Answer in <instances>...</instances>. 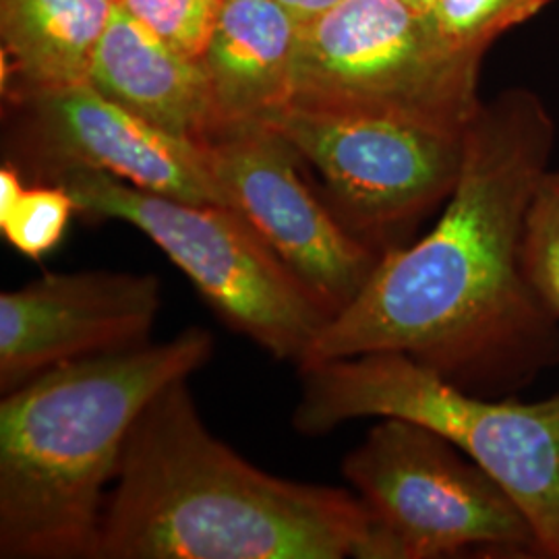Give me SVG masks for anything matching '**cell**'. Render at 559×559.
Segmentation results:
<instances>
[{
    "label": "cell",
    "instance_id": "5bb4252c",
    "mask_svg": "<svg viewBox=\"0 0 559 559\" xmlns=\"http://www.w3.org/2000/svg\"><path fill=\"white\" fill-rule=\"evenodd\" d=\"M112 7L106 0H0L4 104L90 83Z\"/></svg>",
    "mask_w": 559,
    "mask_h": 559
},
{
    "label": "cell",
    "instance_id": "30bf717a",
    "mask_svg": "<svg viewBox=\"0 0 559 559\" xmlns=\"http://www.w3.org/2000/svg\"><path fill=\"white\" fill-rule=\"evenodd\" d=\"M201 143L228 207L336 318L357 299L380 258L302 180L299 154L272 124L222 127Z\"/></svg>",
    "mask_w": 559,
    "mask_h": 559
},
{
    "label": "cell",
    "instance_id": "ffe728a7",
    "mask_svg": "<svg viewBox=\"0 0 559 559\" xmlns=\"http://www.w3.org/2000/svg\"><path fill=\"white\" fill-rule=\"evenodd\" d=\"M406 2H411L413 7H417L420 11H427V9L431 7V2H433V0H406Z\"/></svg>",
    "mask_w": 559,
    "mask_h": 559
},
{
    "label": "cell",
    "instance_id": "ba28073f",
    "mask_svg": "<svg viewBox=\"0 0 559 559\" xmlns=\"http://www.w3.org/2000/svg\"><path fill=\"white\" fill-rule=\"evenodd\" d=\"M313 166L321 198L378 258L408 245L452 195L464 133L415 120L288 104L267 120Z\"/></svg>",
    "mask_w": 559,
    "mask_h": 559
},
{
    "label": "cell",
    "instance_id": "d6986e66",
    "mask_svg": "<svg viewBox=\"0 0 559 559\" xmlns=\"http://www.w3.org/2000/svg\"><path fill=\"white\" fill-rule=\"evenodd\" d=\"M300 23L316 20L323 11L336 7L342 0H280Z\"/></svg>",
    "mask_w": 559,
    "mask_h": 559
},
{
    "label": "cell",
    "instance_id": "e0dca14e",
    "mask_svg": "<svg viewBox=\"0 0 559 559\" xmlns=\"http://www.w3.org/2000/svg\"><path fill=\"white\" fill-rule=\"evenodd\" d=\"M522 265L535 295L559 321L558 170H549L543 177L531 203L522 240Z\"/></svg>",
    "mask_w": 559,
    "mask_h": 559
},
{
    "label": "cell",
    "instance_id": "277c9868",
    "mask_svg": "<svg viewBox=\"0 0 559 559\" xmlns=\"http://www.w3.org/2000/svg\"><path fill=\"white\" fill-rule=\"evenodd\" d=\"M293 427L320 438L357 419H404L452 441L514 498L540 556L559 559V396L487 400L400 353L299 365Z\"/></svg>",
    "mask_w": 559,
    "mask_h": 559
},
{
    "label": "cell",
    "instance_id": "44dd1931",
    "mask_svg": "<svg viewBox=\"0 0 559 559\" xmlns=\"http://www.w3.org/2000/svg\"><path fill=\"white\" fill-rule=\"evenodd\" d=\"M106 2H110V4H120V0H106Z\"/></svg>",
    "mask_w": 559,
    "mask_h": 559
},
{
    "label": "cell",
    "instance_id": "2e32d148",
    "mask_svg": "<svg viewBox=\"0 0 559 559\" xmlns=\"http://www.w3.org/2000/svg\"><path fill=\"white\" fill-rule=\"evenodd\" d=\"M75 212V200L62 185L32 182L15 207L0 218V233L17 253L40 261L59 247Z\"/></svg>",
    "mask_w": 559,
    "mask_h": 559
},
{
    "label": "cell",
    "instance_id": "9a60e30c",
    "mask_svg": "<svg viewBox=\"0 0 559 559\" xmlns=\"http://www.w3.org/2000/svg\"><path fill=\"white\" fill-rule=\"evenodd\" d=\"M556 0H433L425 11L445 40L485 55L506 32L539 15Z\"/></svg>",
    "mask_w": 559,
    "mask_h": 559
},
{
    "label": "cell",
    "instance_id": "8fae6325",
    "mask_svg": "<svg viewBox=\"0 0 559 559\" xmlns=\"http://www.w3.org/2000/svg\"><path fill=\"white\" fill-rule=\"evenodd\" d=\"M162 309L154 274L46 272L0 295V392L71 360L150 342Z\"/></svg>",
    "mask_w": 559,
    "mask_h": 559
},
{
    "label": "cell",
    "instance_id": "5b68a950",
    "mask_svg": "<svg viewBox=\"0 0 559 559\" xmlns=\"http://www.w3.org/2000/svg\"><path fill=\"white\" fill-rule=\"evenodd\" d=\"M62 185L90 221L138 228L235 332L280 360L307 359L332 313L228 205L166 198L108 173L71 168Z\"/></svg>",
    "mask_w": 559,
    "mask_h": 559
},
{
    "label": "cell",
    "instance_id": "3957f363",
    "mask_svg": "<svg viewBox=\"0 0 559 559\" xmlns=\"http://www.w3.org/2000/svg\"><path fill=\"white\" fill-rule=\"evenodd\" d=\"M212 353V334L191 325L166 342L64 362L2 394L0 558H94L135 420Z\"/></svg>",
    "mask_w": 559,
    "mask_h": 559
},
{
    "label": "cell",
    "instance_id": "52a82bcc",
    "mask_svg": "<svg viewBox=\"0 0 559 559\" xmlns=\"http://www.w3.org/2000/svg\"><path fill=\"white\" fill-rule=\"evenodd\" d=\"M342 475L371 516L376 559L540 556L535 528L514 498L423 425L378 419L342 460Z\"/></svg>",
    "mask_w": 559,
    "mask_h": 559
},
{
    "label": "cell",
    "instance_id": "4fadbf2b",
    "mask_svg": "<svg viewBox=\"0 0 559 559\" xmlns=\"http://www.w3.org/2000/svg\"><path fill=\"white\" fill-rule=\"evenodd\" d=\"M90 83L164 131L203 141L214 129L210 87L198 60L170 48L120 4L94 55Z\"/></svg>",
    "mask_w": 559,
    "mask_h": 559
},
{
    "label": "cell",
    "instance_id": "7a4b0ae2",
    "mask_svg": "<svg viewBox=\"0 0 559 559\" xmlns=\"http://www.w3.org/2000/svg\"><path fill=\"white\" fill-rule=\"evenodd\" d=\"M346 558L376 559L359 496L253 466L207 429L179 380L129 433L92 559Z\"/></svg>",
    "mask_w": 559,
    "mask_h": 559
},
{
    "label": "cell",
    "instance_id": "6da1fadb",
    "mask_svg": "<svg viewBox=\"0 0 559 559\" xmlns=\"http://www.w3.org/2000/svg\"><path fill=\"white\" fill-rule=\"evenodd\" d=\"M554 143V119L531 90L483 102L440 221L381 255L302 362L400 353L475 394L519 388L556 365L559 321L522 265L526 216Z\"/></svg>",
    "mask_w": 559,
    "mask_h": 559
},
{
    "label": "cell",
    "instance_id": "7c38bea8",
    "mask_svg": "<svg viewBox=\"0 0 559 559\" xmlns=\"http://www.w3.org/2000/svg\"><path fill=\"white\" fill-rule=\"evenodd\" d=\"M300 21L280 0H224L200 60L214 129L267 122L293 100Z\"/></svg>",
    "mask_w": 559,
    "mask_h": 559
},
{
    "label": "cell",
    "instance_id": "ac0fdd59",
    "mask_svg": "<svg viewBox=\"0 0 559 559\" xmlns=\"http://www.w3.org/2000/svg\"><path fill=\"white\" fill-rule=\"evenodd\" d=\"M224 0H120V7L162 41L200 62L212 40Z\"/></svg>",
    "mask_w": 559,
    "mask_h": 559
},
{
    "label": "cell",
    "instance_id": "8992f818",
    "mask_svg": "<svg viewBox=\"0 0 559 559\" xmlns=\"http://www.w3.org/2000/svg\"><path fill=\"white\" fill-rule=\"evenodd\" d=\"M480 60L406 0H342L300 23L290 104L464 133L483 106Z\"/></svg>",
    "mask_w": 559,
    "mask_h": 559
},
{
    "label": "cell",
    "instance_id": "9c48e42d",
    "mask_svg": "<svg viewBox=\"0 0 559 559\" xmlns=\"http://www.w3.org/2000/svg\"><path fill=\"white\" fill-rule=\"evenodd\" d=\"M7 106V160L34 182L87 168L166 198L228 205L201 141L140 119L92 83L32 94Z\"/></svg>",
    "mask_w": 559,
    "mask_h": 559
}]
</instances>
